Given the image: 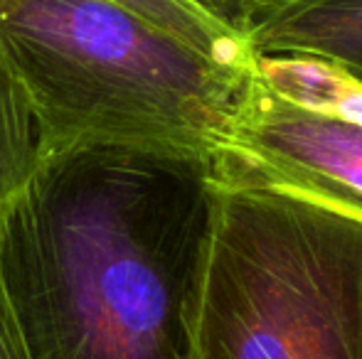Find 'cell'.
I'll return each mask as SVG.
<instances>
[{"mask_svg": "<svg viewBox=\"0 0 362 359\" xmlns=\"http://www.w3.org/2000/svg\"><path fill=\"white\" fill-rule=\"evenodd\" d=\"M210 165L131 145L37 155L0 209V283L30 359H195Z\"/></svg>", "mask_w": 362, "mask_h": 359, "instance_id": "obj_1", "label": "cell"}, {"mask_svg": "<svg viewBox=\"0 0 362 359\" xmlns=\"http://www.w3.org/2000/svg\"><path fill=\"white\" fill-rule=\"evenodd\" d=\"M0 42L37 155L131 145L212 165L254 64L109 0H0Z\"/></svg>", "mask_w": 362, "mask_h": 359, "instance_id": "obj_2", "label": "cell"}, {"mask_svg": "<svg viewBox=\"0 0 362 359\" xmlns=\"http://www.w3.org/2000/svg\"><path fill=\"white\" fill-rule=\"evenodd\" d=\"M195 359H362V219L215 180Z\"/></svg>", "mask_w": 362, "mask_h": 359, "instance_id": "obj_3", "label": "cell"}, {"mask_svg": "<svg viewBox=\"0 0 362 359\" xmlns=\"http://www.w3.org/2000/svg\"><path fill=\"white\" fill-rule=\"evenodd\" d=\"M210 173L293 190L362 219V79L308 54H254Z\"/></svg>", "mask_w": 362, "mask_h": 359, "instance_id": "obj_4", "label": "cell"}, {"mask_svg": "<svg viewBox=\"0 0 362 359\" xmlns=\"http://www.w3.org/2000/svg\"><path fill=\"white\" fill-rule=\"evenodd\" d=\"M247 42L254 54H308L362 79V0H291Z\"/></svg>", "mask_w": 362, "mask_h": 359, "instance_id": "obj_5", "label": "cell"}, {"mask_svg": "<svg viewBox=\"0 0 362 359\" xmlns=\"http://www.w3.org/2000/svg\"><path fill=\"white\" fill-rule=\"evenodd\" d=\"M37 158L25 91L0 42V209L28 178Z\"/></svg>", "mask_w": 362, "mask_h": 359, "instance_id": "obj_6", "label": "cell"}, {"mask_svg": "<svg viewBox=\"0 0 362 359\" xmlns=\"http://www.w3.org/2000/svg\"><path fill=\"white\" fill-rule=\"evenodd\" d=\"M200 3L219 28L247 42L249 32L267 15H272L274 10H279L291 0H200Z\"/></svg>", "mask_w": 362, "mask_h": 359, "instance_id": "obj_7", "label": "cell"}, {"mask_svg": "<svg viewBox=\"0 0 362 359\" xmlns=\"http://www.w3.org/2000/svg\"><path fill=\"white\" fill-rule=\"evenodd\" d=\"M0 359H30L0 283Z\"/></svg>", "mask_w": 362, "mask_h": 359, "instance_id": "obj_8", "label": "cell"}]
</instances>
